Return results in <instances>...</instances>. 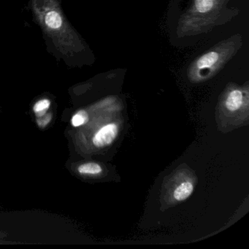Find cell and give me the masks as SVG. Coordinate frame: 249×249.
I'll list each match as a JSON object with an SVG mask.
<instances>
[{"instance_id":"cell-1","label":"cell","mask_w":249,"mask_h":249,"mask_svg":"<svg viewBox=\"0 0 249 249\" xmlns=\"http://www.w3.org/2000/svg\"><path fill=\"white\" fill-rule=\"evenodd\" d=\"M30 8L47 41L68 65L83 52L82 40L65 17L60 0H30Z\"/></svg>"},{"instance_id":"cell-2","label":"cell","mask_w":249,"mask_h":249,"mask_svg":"<svg viewBox=\"0 0 249 249\" xmlns=\"http://www.w3.org/2000/svg\"><path fill=\"white\" fill-rule=\"evenodd\" d=\"M225 60V53L219 50H213L198 58L192 66L191 72L195 79H202L219 68Z\"/></svg>"},{"instance_id":"cell-3","label":"cell","mask_w":249,"mask_h":249,"mask_svg":"<svg viewBox=\"0 0 249 249\" xmlns=\"http://www.w3.org/2000/svg\"><path fill=\"white\" fill-rule=\"evenodd\" d=\"M119 128L114 123L108 124L100 128L93 138V143L97 148L110 145L117 137Z\"/></svg>"},{"instance_id":"cell-4","label":"cell","mask_w":249,"mask_h":249,"mask_svg":"<svg viewBox=\"0 0 249 249\" xmlns=\"http://www.w3.org/2000/svg\"><path fill=\"white\" fill-rule=\"evenodd\" d=\"M243 95L240 90H233L227 96L226 100V107L230 111L234 112L238 110L243 105Z\"/></svg>"},{"instance_id":"cell-5","label":"cell","mask_w":249,"mask_h":249,"mask_svg":"<svg viewBox=\"0 0 249 249\" xmlns=\"http://www.w3.org/2000/svg\"><path fill=\"white\" fill-rule=\"evenodd\" d=\"M194 186L191 182H184L178 186L173 193V196L177 201H183L192 195Z\"/></svg>"},{"instance_id":"cell-6","label":"cell","mask_w":249,"mask_h":249,"mask_svg":"<svg viewBox=\"0 0 249 249\" xmlns=\"http://www.w3.org/2000/svg\"><path fill=\"white\" fill-rule=\"evenodd\" d=\"M78 171L80 174L87 176H96L103 172V168L100 164L95 162L84 163L78 167Z\"/></svg>"},{"instance_id":"cell-7","label":"cell","mask_w":249,"mask_h":249,"mask_svg":"<svg viewBox=\"0 0 249 249\" xmlns=\"http://www.w3.org/2000/svg\"><path fill=\"white\" fill-rule=\"evenodd\" d=\"M51 104L52 103L49 99H41L35 103L33 106V111L37 117H40L47 113L48 110L50 108Z\"/></svg>"},{"instance_id":"cell-8","label":"cell","mask_w":249,"mask_h":249,"mask_svg":"<svg viewBox=\"0 0 249 249\" xmlns=\"http://www.w3.org/2000/svg\"><path fill=\"white\" fill-rule=\"evenodd\" d=\"M89 115L86 110H81L75 113L71 119V124L74 127H79L88 122Z\"/></svg>"},{"instance_id":"cell-9","label":"cell","mask_w":249,"mask_h":249,"mask_svg":"<svg viewBox=\"0 0 249 249\" xmlns=\"http://www.w3.org/2000/svg\"><path fill=\"white\" fill-rule=\"evenodd\" d=\"M215 0H195V8L201 14L209 12L213 8Z\"/></svg>"},{"instance_id":"cell-10","label":"cell","mask_w":249,"mask_h":249,"mask_svg":"<svg viewBox=\"0 0 249 249\" xmlns=\"http://www.w3.org/2000/svg\"><path fill=\"white\" fill-rule=\"evenodd\" d=\"M52 119V115L51 113H46L43 116L37 118V123L38 126L41 128L46 127Z\"/></svg>"}]
</instances>
